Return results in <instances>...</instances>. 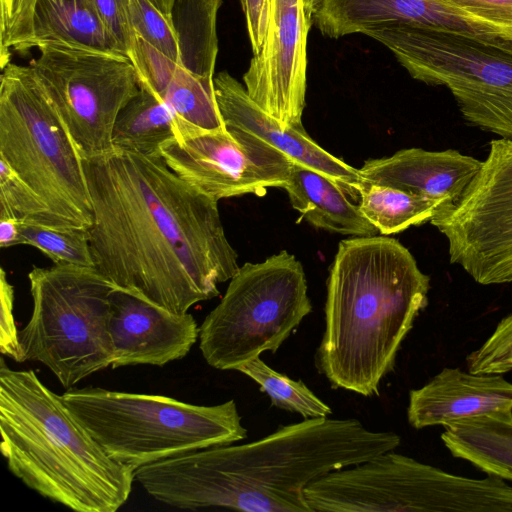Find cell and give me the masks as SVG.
Returning a JSON list of instances; mask_svg holds the SVG:
<instances>
[{
  "instance_id": "cell-1",
  "label": "cell",
  "mask_w": 512,
  "mask_h": 512,
  "mask_svg": "<svg viewBox=\"0 0 512 512\" xmlns=\"http://www.w3.org/2000/svg\"><path fill=\"white\" fill-rule=\"evenodd\" d=\"M94 267L116 288L175 313L219 295L238 271L218 201L165 163L113 148L83 159Z\"/></svg>"
},
{
  "instance_id": "cell-2",
  "label": "cell",
  "mask_w": 512,
  "mask_h": 512,
  "mask_svg": "<svg viewBox=\"0 0 512 512\" xmlns=\"http://www.w3.org/2000/svg\"><path fill=\"white\" fill-rule=\"evenodd\" d=\"M394 432L355 418H316L279 427L251 443L215 446L135 470L154 499L179 509L311 512L304 490L331 471L395 450Z\"/></svg>"
},
{
  "instance_id": "cell-3",
  "label": "cell",
  "mask_w": 512,
  "mask_h": 512,
  "mask_svg": "<svg viewBox=\"0 0 512 512\" xmlns=\"http://www.w3.org/2000/svg\"><path fill=\"white\" fill-rule=\"evenodd\" d=\"M326 288L317 369L333 388L379 395L402 342L428 305L430 277L398 240L362 236L340 241Z\"/></svg>"
},
{
  "instance_id": "cell-4",
  "label": "cell",
  "mask_w": 512,
  "mask_h": 512,
  "mask_svg": "<svg viewBox=\"0 0 512 512\" xmlns=\"http://www.w3.org/2000/svg\"><path fill=\"white\" fill-rule=\"evenodd\" d=\"M0 433L10 472L44 498L77 512H115L128 500L135 471L111 459L33 370L3 359Z\"/></svg>"
},
{
  "instance_id": "cell-5",
  "label": "cell",
  "mask_w": 512,
  "mask_h": 512,
  "mask_svg": "<svg viewBox=\"0 0 512 512\" xmlns=\"http://www.w3.org/2000/svg\"><path fill=\"white\" fill-rule=\"evenodd\" d=\"M62 397L108 456L134 471L247 437L234 400L202 406L162 395L100 387H72Z\"/></svg>"
},
{
  "instance_id": "cell-6",
  "label": "cell",
  "mask_w": 512,
  "mask_h": 512,
  "mask_svg": "<svg viewBox=\"0 0 512 512\" xmlns=\"http://www.w3.org/2000/svg\"><path fill=\"white\" fill-rule=\"evenodd\" d=\"M28 279L33 309L19 331L24 361L42 363L66 389L111 366L116 287L92 266L34 267Z\"/></svg>"
},
{
  "instance_id": "cell-7",
  "label": "cell",
  "mask_w": 512,
  "mask_h": 512,
  "mask_svg": "<svg viewBox=\"0 0 512 512\" xmlns=\"http://www.w3.org/2000/svg\"><path fill=\"white\" fill-rule=\"evenodd\" d=\"M0 159L66 224L91 227L83 158L30 65L2 69Z\"/></svg>"
},
{
  "instance_id": "cell-8",
  "label": "cell",
  "mask_w": 512,
  "mask_h": 512,
  "mask_svg": "<svg viewBox=\"0 0 512 512\" xmlns=\"http://www.w3.org/2000/svg\"><path fill=\"white\" fill-rule=\"evenodd\" d=\"M365 35L389 48L414 79L446 87L467 123L512 141V40L401 24Z\"/></svg>"
},
{
  "instance_id": "cell-9",
  "label": "cell",
  "mask_w": 512,
  "mask_h": 512,
  "mask_svg": "<svg viewBox=\"0 0 512 512\" xmlns=\"http://www.w3.org/2000/svg\"><path fill=\"white\" fill-rule=\"evenodd\" d=\"M311 311L303 266L282 250L239 267L199 327V349L211 367L237 371L275 353Z\"/></svg>"
},
{
  "instance_id": "cell-10",
  "label": "cell",
  "mask_w": 512,
  "mask_h": 512,
  "mask_svg": "<svg viewBox=\"0 0 512 512\" xmlns=\"http://www.w3.org/2000/svg\"><path fill=\"white\" fill-rule=\"evenodd\" d=\"M38 49L29 65L82 158L111 151L117 116L140 90L134 64L124 56L65 45Z\"/></svg>"
},
{
  "instance_id": "cell-11",
  "label": "cell",
  "mask_w": 512,
  "mask_h": 512,
  "mask_svg": "<svg viewBox=\"0 0 512 512\" xmlns=\"http://www.w3.org/2000/svg\"><path fill=\"white\" fill-rule=\"evenodd\" d=\"M451 264L481 285L512 282V141L495 139L461 198L431 219Z\"/></svg>"
},
{
  "instance_id": "cell-12",
  "label": "cell",
  "mask_w": 512,
  "mask_h": 512,
  "mask_svg": "<svg viewBox=\"0 0 512 512\" xmlns=\"http://www.w3.org/2000/svg\"><path fill=\"white\" fill-rule=\"evenodd\" d=\"M160 156L181 179L218 202L283 188L293 163L257 135L230 126L167 142Z\"/></svg>"
},
{
  "instance_id": "cell-13",
  "label": "cell",
  "mask_w": 512,
  "mask_h": 512,
  "mask_svg": "<svg viewBox=\"0 0 512 512\" xmlns=\"http://www.w3.org/2000/svg\"><path fill=\"white\" fill-rule=\"evenodd\" d=\"M312 22L303 0H270L260 51L243 76L250 98L283 125L302 129L307 72V36Z\"/></svg>"
},
{
  "instance_id": "cell-14",
  "label": "cell",
  "mask_w": 512,
  "mask_h": 512,
  "mask_svg": "<svg viewBox=\"0 0 512 512\" xmlns=\"http://www.w3.org/2000/svg\"><path fill=\"white\" fill-rule=\"evenodd\" d=\"M113 369L164 366L184 358L199 339L192 314L175 313L116 288L111 295Z\"/></svg>"
},
{
  "instance_id": "cell-15",
  "label": "cell",
  "mask_w": 512,
  "mask_h": 512,
  "mask_svg": "<svg viewBox=\"0 0 512 512\" xmlns=\"http://www.w3.org/2000/svg\"><path fill=\"white\" fill-rule=\"evenodd\" d=\"M312 22L330 38L391 24L482 38L512 40L509 32L438 0H321Z\"/></svg>"
},
{
  "instance_id": "cell-16",
  "label": "cell",
  "mask_w": 512,
  "mask_h": 512,
  "mask_svg": "<svg viewBox=\"0 0 512 512\" xmlns=\"http://www.w3.org/2000/svg\"><path fill=\"white\" fill-rule=\"evenodd\" d=\"M213 81L225 126L238 127L257 135L294 162L331 178L352 200H359L358 190L364 181L359 169L324 150L304 128L285 126L266 113L250 98L245 86L228 72L218 73Z\"/></svg>"
},
{
  "instance_id": "cell-17",
  "label": "cell",
  "mask_w": 512,
  "mask_h": 512,
  "mask_svg": "<svg viewBox=\"0 0 512 512\" xmlns=\"http://www.w3.org/2000/svg\"><path fill=\"white\" fill-rule=\"evenodd\" d=\"M482 161L455 149H401L388 157L369 159L359 169L364 181L398 188L451 207L480 170Z\"/></svg>"
},
{
  "instance_id": "cell-18",
  "label": "cell",
  "mask_w": 512,
  "mask_h": 512,
  "mask_svg": "<svg viewBox=\"0 0 512 512\" xmlns=\"http://www.w3.org/2000/svg\"><path fill=\"white\" fill-rule=\"evenodd\" d=\"M498 411H512V383L501 374L444 368L409 392L407 419L413 428L423 429Z\"/></svg>"
},
{
  "instance_id": "cell-19",
  "label": "cell",
  "mask_w": 512,
  "mask_h": 512,
  "mask_svg": "<svg viewBox=\"0 0 512 512\" xmlns=\"http://www.w3.org/2000/svg\"><path fill=\"white\" fill-rule=\"evenodd\" d=\"M129 59L140 86L161 99L175 116L180 139L226 129L215 97L214 78L190 72L138 37Z\"/></svg>"
},
{
  "instance_id": "cell-20",
  "label": "cell",
  "mask_w": 512,
  "mask_h": 512,
  "mask_svg": "<svg viewBox=\"0 0 512 512\" xmlns=\"http://www.w3.org/2000/svg\"><path fill=\"white\" fill-rule=\"evenodd\" d=\"M283 189L292 207L316 228L353 237L379 233L358 204H353L335 181L319 171L293 161Z\"/></svg>"
},
{
  "instance_id": "cell-21",
  "label": "cell",
  "mask_w": 512,
  "mask_h": 512,
  "mask_svg": "<svg viewBox=\"0 0 512 512\" xmlns=\"http://www.w3.org/2000/svg\"><path fill=\"white\" fill-rule=\"evenodd\" d=\"M48 44L124 56L107 34L89 0L35 1L30 34L20 51Z\"/></svg>"
},
{
  "instance_id": "cell-22",
  "label": "cell",
  "mask_w": 512,
  "mask_h": 512,
  "mask_svg": "<svg viewBox=\"0 0 512 512\" xmlns=\"http://www.w3.org/2000/svg\"><path fill=\"white\" fill-rule=\"evenodd\" d=\"M441 440L455 458L512 482V411L490 412L444 426Z\"/></svg>"
},
{
  "instance_id": "cell-23",
  "label": "cell",
  "mask_w": 512,
  "mask_h": 512,
  "mask_svg": "<svg viewBox=\"0 0 512 512\" xmlns=\"http://www.w3.org/2000/svg\"><path fill=\"white\" fill-rule=\"evenodd\" d=\"M180 138L181 132L171 110L141 86L119 112L112 134L113 148L148 156L160 155L165 143Z\"/></svg>"
},
{
  "instance_id": "cell-24",
  "label": "cell",
  "mask_w": 512,
  "mask_h": 512,
  "mask_svg": "<svg viewBox=\"0 0 512 512\" xmlns=\"http://www.w3.org/2000/svg\"><path fill=\"white\" fill-rule=\"evenodd\" d=\"M221 4L222 0H174L171 10L179 64L206 78H214L218 54L216 21Z\"/></svg>"
},
{
  "instance_id": "cell-25",
  "label": "cell",
  "mask_w": 512,
  "mask_h": 512,
  "mask_svg": "<svg viewBox=\"0 0 512 512\" xmlns=\"http://www.w3.org/2000/svg\"><path fill=\"white\" fill-rule=\"evenodd\" d=\"M358 193L360 211L385 236L430 222L440 209L434 200L367 181H363Z\"/></svg>"
},
{
  "instance_id": "cell-26",
  "label": "cell",
  "mask_w": 512,
  "mask_h": 512,
  "mask_svg": "<svg viewBox=\"0 0 512 512\" xmlns=\"http://www.w3.org/2000/svg\"><path fill=\"white\" fill-rule=\"evenodd\" d=\"M237 371L255 381L267 394L271 404L297 413L304 419L326 418L332 409L318 398L301 380H293L279 373L257 357L241 365Z\"/></svg>"
},
{
  "instance_id": "cell-27",
  "label": "cell",
  "mask_w": 512,
  "mask_h": 512,
  "mask_svg": "<svg viewBox=\"0 0 512 512\" xmlns=\"http://www.w3.org/2000/svg\"><path fill=\"white\" fill-rule=\"evenodd\" d=\"M17 245L37 248L54 264L94 267L89 228L19 222Z\"/></svg>"
},
{
  "instance_id": "cell-28",
  "label": "cell",
  "mask_w": 512,
  "mask_h": 512,
  "mask_svg": "<svg viewBox=\"0 0 512 512\" xmlns=\"http://www.w3.org/2000/svg\"><path fill=\"white\" fill-rule=\"evenodd\" d=\"M13 218L49 226H69L41 197L0 159V219Z\"/></svg>"
},
{
  "instance_id": "cell-29",
  "label": "cell",
  "mask_w": 512,
  "mask_h": 512,
  "mask_svg": "<svg viewBox=\"0 0 512 512\" xmlns=\"http://www.w3.org/2000/svg\"><path fill=\"white\" fill-rule=\"evenodd\" d=\"M130 22L135 36L179 63V49L171 19L149 0H128Z\"/></svg>"
},
{
  "instance_id": "cell-30",
  "label": "cell",
  "mask_w": 512,
  "mask_h": 512,
  "mask_svg": "<svg viewBox=\"0 0 512 512\" xmlns=\"http://www.w3.org/2000/svg\"><path fill=\"white\" fill-rule=\"evenodd\" d=\"M469 372L504 374L512 371V313L504 317L487 340L466 358Z\"/></svg>"
},
{
  "instance_id": "cell-31",
  "label": "cell",
  "mask_w": 512,
  "mask_h": 512,
  "mask_svg": "<svg viewBox=\"0 0 512 512\" xmlns=\"http://www.w3.org/2000/svg\"><path fill=\"white\" fill-rule=\"evenodd\" d=\"M36 0H0V64L10 62L11 51H20L30 34Z\"/></svg>"
},
{
  "instance_id": "cell-32",
  "label": "cell",
  "mask_w": 512,
  "mask_h": 512,
  "mask_svg": "<svg viewBox=\"0 0 512 512\" xmlns=\"http://www.w3.org/2000/svg\"><path fill=\"white\" fill-rule=\"evenodd\" d=\"M89 1L120 53L130 58L136 36L130 22L128 0Z\"/></svg>"
},
{
  "instance_id": "cell-33",
  "label": "cell",
  "mask_w": 512,
  "mask_h": 512,
  "mask_svg": "<svg viewBox=\"0 0 512 512\" xmlns=\"http://www.w3.org/2000/svg\"><path fill=\"white\" fill-rule=\"evenodd\" d=\"M0 302V351L16 362H24L19 331L13 314L14 287L8 281L3 268L0 269Z\"/></svg>"
},
{
  "instance_id": "cell-34",
  "label": "cell",
  "mask_w": 512,
  "mask_h": 512,
  "mask_svg": "<svg viewBox=\"0 0 512 512\" xmlns=\"http://www.w3.org/2000/svg\"><path fill=\"white\" fill-rule=\"evenodd\" d=\"M512 34V0H438Z\"/></svg>"
},
{
  "instance_id": "cell-35",
  "label": "cell",
  "mask_w": 512,
  "mask_h": 512,
  "mask_svg": "<svg viewBox=\"0 0 512 512\" xmlns=\"http://www.w3.org/2000/svg\"><path fill=\"white\" fill-rule=\"evenodd\" d=\"M254 54L263 44L270 12V0H241Z\"/></svg>"
},
{
  "instance_id": "cell-36",
  "label": "cell",
  "mask_w": 512,
  "mask_h": 512,
  "mask_svg": "<svg viewBox=\"0 0 512 512\" xmlns=\"http://www.w3.org/2000/svg\"><path fill=\"white\" fill-rule=\"evenodd\" d=\"M19 222L13 218L0 219V247L9 248L17 245Z\"/></svg>"
},
{
  "instance_id": "cell-37",
  "label": "cell",
  "mask_w": 512,
  "mask_h": 512,
  "mask_svg": "<svg viewBox=\"0 0 512 512\" xmlns=\"http://www.w3.org/2000/svg\"><path fill=\"white\" fill-rule=\"evenodd\" d=\"M166 17L170 18L174 0H149ZM171 19V18H170Z\"/></svg>"
},
{
  "instance_id": "cell-38",
  "label": "cell",
  "mask_w": 512,
  "mask_h": 512,
  "mask_svg": "<svg viewBox=\"0 0 512 512\" xmlns=\"http://www.w3.org/2000/svg\"><path fill=\"white\" fill-rule=\"evenodd\" d=\"M320 2H321V0H303V5H304L306 15L311 22H312V17H313L314 11Z\"/></svg>"
}]
</instances>
